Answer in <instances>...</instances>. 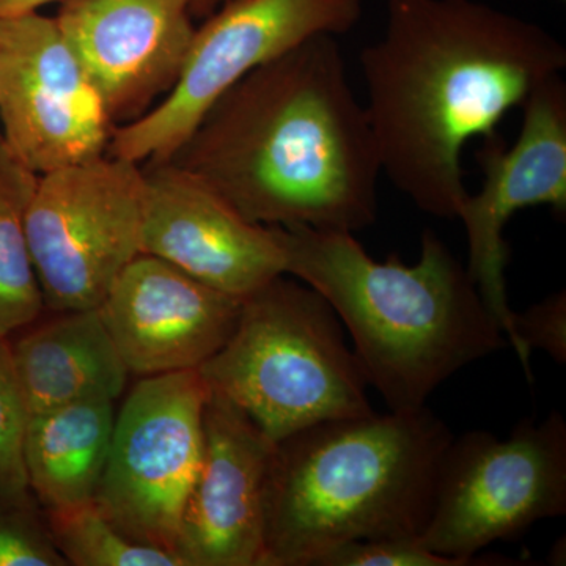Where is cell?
Masks as SVG:
<instances>
[{
    "mask_svg": "<svg viewBox=\"0 0 566 566\" xmlns=\"http://www.w3.org/2000/svg\"><path fill=\"white\" fill-rule=\"evenodd\" d=\"M142 172V252L241 300L285 274L273 226L248 221L174 164L145 163Z\"/></svg>",
    "mask_w": 566,
    "mask_h": 566,
    "instance_id": "obj_12",
    "label": "cell"
},
{
    "mask_svg": "<svg viewBox=\"0 0 566 566\" xmlns=\"http://www.w3.org/2000/svg\"><path fill=\"white\" fill-rule=\"evenodd\" d=\"M274 447L243 409L211 390L202 463L175 545L182 566H264V504Z\"/></svg>",
    "mask_w": 566,
    "mask_h": 566,
    "instance_id": "obj_14",
    "label": "cell"
},
{
    "mask_svg": "<svg viewBox=\"0 0 566 566\" xmlns=\"http://www.w3.org/2000/svg\"><path fill=\"white\" fill-rule=\"evenodd\" d=\"M36 181L0 134V340L36 322L44 308L24 223Z\"/></svg>",
    "mask_w": 566,
    "mask_h": 566,
    "instance_id": "obj_18",
    "label": "cell"
},
{
    "mask_svg": "<svg viewBox=\"0 0 566 566\" xmlns=\"http://www.w3.org/2000/svg\"><path fill=\"white\" fill-rule=\"evenodd\" d=\"M285 275L314 289L352 334L368 386L417 411L465 365L504 349V331L468 270L427 229L419 262L368 255L354 233L274 227Z\"/></svg>",
    "mask_w": 566,
    "mask_h": 566,
    "instance_id": "obj_3",
    "label": "cell"
},
{
    "mask_svg": "<svg viewBox=\"0 0 566 566\" xmlns=\"http://www.w3.org/2000/svg\"><path fill=\"white\" fill-rule=\"evenodd\" d=\"M452 439L423 406L327 420L275 442L264 566H312L359 539L419 538Z\"/></svg>",
    "mask_w": 566,
    "mask_h": 566,
    "instance_id": "obj_4",
    "label": "cell"
},
{
    "mask_svg": "<svg viewBox=\"0 0 566 566\" xmlns=\"http://www.w3.org/2000/svg\"><path fill=\"white\" fill-rule=\"evenodd\" d=\"M55 21L112 125L174 87L196 33L191 0H62Z\"/></svg>",
    "mask_w": 566,
    "mask_h": 566,
    "instance_id": "obj_15",
    "label": "cell"
},
{
    "mask_svg": "<svg viewBox=\"0 0 566 566\" xmlns=\"http://www.w3.org/2000/svg\"><path fill=\"white\" fill-rule=\"evenodd\" d=\"M115 415L114 401H82L29 416L25 471L43 512L95 501Z\"/></svg>",
    "mask_w": 566,
    "mask_h": 566,
    "instance_id": "obj_17",
    "label": "cell"
},
{
    "mask_svg": "<svg viewBox=\"0 0 566 566\" xmlns=\"http://www.w3.org/2000/svg\"><path fill=\"white\" fill-rule=\"evenodd\" d=\"M199 371L273 442L374 412L340 318L322 294L285 274L243 297L232 337Z\"/></svg>",
    "mask_w": 566,
    "mask_h": 566,
    "instance_id": "obj_5",
    "label": "cell"
},
{
    "mask_svg": "<svg viewBox=\"0 0 566 566\" xmlns=\"http://www.w3.org/2000/svg\"><path fill=\"white\" fill-rule=\"evenodd\" d=\"M10 349L29 415L82 401L115 403L128 382L98 308L57 312Z\"/></svg>",
    "mask_w": 566,
    "mask_h": 566,
    "instance_id": "obj_16",
    "label": "cell"
},
{
    "mask_svg": "<svg viewBox=\"0 0 566 566\" xmlns=\"http://www.w3.org/2000/svg\"><path fill=\"white\" fill-rule=\"evenodd\" d=\"M0 566H69L32 504L0 501Z\"/></svg>",
    "mask_w": 566,
    "mask_h": 566,
    "instance_id": "obj_21",
    "label": "cell"
},
{
    "mask_svg": "<svg viewBox=\"0 0 566 566\" xmlns=\"http://www.w3.org/2000/svg\"><path fill=\"white\" fill-rule=\"evenodd\" d=\"M29 409L22 398L10 342L0 340V501L10 504L35 502L25 471L24 444Z\"/></svg>",
    "mask_w": 566,
    "mask_h": 566,
    "instance_id": "obj_20",
    "label": "cell"
},
{
    "mask_svg": "<svg viewBox=\"0 0 566 566\" xmlns=\"http://www.w3.org/2000/svg\"><path fill=\"white\" fill-rule=\"evenodd\" d=\"M312 566H464L427 549L419 538L359 539L322 554Z\"/></svg>",
    "mask_w": 566,
    "mask_h": 566,
    "instance_id": "obj_23",
    "label": "cell"
},
{
    "mask_svg": "<svg viewBox=\"0 0 566 566\" xmlns=\"http://www.w3.org/2000/svg\"><path fill=\"white\" fill-rule=\"evenodd\" d=\"M364 0H232L196 29L169 95L136 120L112 129L106 155L164 163L214 103L263 63L318 35L352 31Z\"/></svg>",
    "mask_w": 566,
    "mask_h": 566,
    "instance_id": "obj_7",
    "label": "cell"
},
{
    "mask_svg": "<svg viewBox=\"0 0 566 566\" xmlns=\"http://www.w3.org/2000/svg\"><path fill=\"white\" fill-rule=\"evenodd\" d=\"M382 174L420 211L455 219L468 197L463 151L490 139L566 66L534 22L475 0H387L381 40L360 52Z\"/></svg>",
    "mask_w": 566,
    "mask_h": 566,
    "instance_id": "obj_1",
    "label": "cell"
},
{
    "mask_svg": "<svg viewBox=\"0 0 566 566\" xmlns=\"http://www.w3.org/2000/svg\"><path fill=\"white\" fill-rule=\"evenodd\" d=\"M566 513V422L521 420L509 439L469 431L447 447L419 542L464 566L483 547Z\"/></svg>",
    "mask_w": 566,
    "mask_h": 566,
    "instance_id": "obj_6",
    "label": "cell"
},
{
    "mask_svg": "<svg viewBox=\"0 0 566 566\" xmlns=\"http://www.w3.org/2000/svg\"><path fill=\"white\" fill-rule=\"evenodd\" d=\"M210 392L199 370L142 378L115 415L93 501L134 542L174 556L182 510L202 463Z\"/></svg>",
    "mask_w": 566,
    "mask_h": 566,
    "instance_id": "obj_9",
    "label": "cell"
},
{
    "mask_svg": "<svg viewBox=\"0 0 566 566\" xmlns=\"http://www.w3.org/2000/svg\"><path fill=\"white\" fill-rule=\"evenodd\" d=\"M243 300L140 252L98 312L129 375L199 370L232 337Z\"/></svg>",
    "mask_w": 566,
    "mask_h": 566,
    "instance_id": "obj_13",
    "label": "cell"
},
{
    "mask_svg": "<svg viewBox=\"0 0 566 566\" xmlns=\"http://www.w3.org/2000/svg\"><path fill=\"white\" fill-rule=\"evenodd\" d=\"M515 349L528 381H534L531 354L534 349L545 352L557 364L566 363V293L547 296L542 303L531 305L523 314L513 315Z\"/></svg>",
    "mask_w": 566,
    "mask_h": 566,
    "instance_id": "obj_22",
    "label": "cell"
},
{
    "mask_svg": "<svg viewBox=\"0 0 566 566\" xmlns=\"http://www.w3.org/2000/svg\"><path fill=\"white\" fill-rule=\"evenodd\" d=\"M0 120L36 175L106 155L112 123L55 18H0Z\"/></svg>",
    "mask_w": 566,
    "mask_h": 566,
    "instance_id": "obj_10",
    "label": "cell"
},
{
    "mask_svg": "<svg viewBox=\"0 0 566 566\" xmlns=\"http://www.w3.org/2000/svg\"><path fill=\"white\" fill-rule=\"evenodd\" d=\"M520 136L506 147L501 136L483 140L476 163L482 189L468 193L457 218L464 223L469 275L497 319L510 346L515 345L513 315L506 294L509 244L502 237L517 211L532 207L566 211V85L560 74L535 88L523 106Z\"/></svg>",
    "mask_w": 566,
    "mask_h": 566,
    "instance_id": "obj_11",
    "label": "cell"
},
{
    "mask_svg": "<svg viewBox=\"0 0 566 566\" xmlns=\"http://www.w3.org/2000/svg\"><path fill=\"white\" fill-rule=\"evenodd\" d=\"M232 0H191V14L193 18H208Z\"/></svg>",
    "mask_w": 566,
    "mask_h": 566,
    "instance_id": "obj_25",
    "label": "cell"
},
{
    "mask_svg": "<svg viewBox=\"0 0 566 566\" xmlns=\"http://www.w3.org/2000/svg\"><path fill=\"white\" fill-rule=\"evenodd\" d=\"M142 164L104 155L39 175L25 210V237L44 308H98L139 255Z\"/></svg>",
    "mask_w": 566,
    "mask_h": 566,
    "instance_id": "obj_8",
    "label": "cell"
},
{
    "mask_svg": "<svg viewBox=\"0 0 566 566\" xmlns=\"http://www.w3.org/2000/svg\"><path fill=\"white\" fill-rule=\"evenodd\" d=\"M57 0H0V18L35 13L41 7Z\"/></svg>",
    "mask_w": 566,
    "mask_h": 566,
    "instance_id": "obj_24",
    "label": "cell"
},
{
    "mask_svg": "<svg viewBox=\"0 0 566 566\" xmlns=\"http://www.w3.org/2000/svg\"><path fill=\"white\" fill-rule=\"evenodd\" d=\"M55 549L73 566H182L169 551L134 542L95 502L43 512Z\"/></svg>",
    "mask_w": 566,
    "mask_h": 566,
    "instance_id": "obj_19",
    "label": "cell"
},
{
    "mask_svg": "<svg viewBox=\"0 0 566 566\" xmlns=\"http://www.w3.org/2000/svg\"><path fill=\"white\" fill-rule=\"evenodd\" d=\"M166 163L260 226L356 233L378 216V148L334 35L223 93Z\"/></svg>",
    "mask_w": 566,
    "mask_h": 566,
    "instance_id": "obj_2",
    "label": "cell"
}]
</instances>
